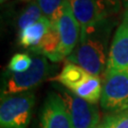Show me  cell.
Here are the masks:
<instances>
[{
	"mask_svg": "<svg viewBox=\"0 0 128 128\" xmlns=\"http://www.w3.org/2000/svg\"><path fill=\"white\" fill-rule=\"evenodd\" d=\"M81 28L112 16L104 0H68Z\"/></svg>",
	"mask_w": 128,
	"mask_h": 128,
	"instance_id": "ba28073f",
	"label": "cell"
},
{
	"mask_svg": "<svg viewBox=\"0 0 128 128\" xmlns=\"http://www.w3.org/2000/svg\"><path fill=\"white\" fill-rule=\"evenodd\" d=\"M50 26V21L44 15L36 23L19 32V45L30 50L36 48L41 43Z\"/></svg>",
	"mask_w": 128,
	"mask_h": 128,
	"instance_id": "8fae6325",
	"label": "cell"
},
{
	"mask_svg": "<svg viewBox=\"0 0 128 128\" xmlns=\"http://www.w3.org/2000/svg\"><path fill=\"white\" fill-rule=\"evenodd\" d=\"M117 19L109 16L93 25L81 28L80 40L68 62L81 66L88 73L100 77L104 73L108 60L110 34Z\"/></svg>",
	"mask_w": 128,
	"mask_h": 128,
	"instance_id": "6da1fadb",
	"label": "cell"
},
{
	"mask_svg": "<svg viewBox=\"0 0 128 128\" xmlns=\"http://www.w3.org/2000/svg\"><path fill=\"white\" fill-rule=\"evenodd\" d=\"M124 21L125 22V23L128 25V9L125 12V14H124Z\"/></svg>",
	"mask_w": 128,
	"mask_h": 128,
	"instance_id": "ac0fdd59",
	"label": "cell"
},
{
	"mask_svg": "<svg viewBox=\"0 0 128 128\" xmlns=\"http://www.w3.org/2000/svg\"><path fill=\"white\" fill-rule=\"evenodd\" d=\"M44 16L41 8L39 7L37 0L30 1L24 10L20 12L17 18V27L19 32L26 28L30 27L39 21Z\"/></svg>",
	"mask_w": 128,
	"mask_h": 128,
	"instance_id": "4fadbf2b",
	"label": "cell"
},
{
	"mask_svg": "<svg viewBox=\"0 0 128 128\" xmlns=\"http://www.w3.org/2000/svg\"><path fill=\"white\" fill-rule=\"evenodd\" d=\"M32 58L27 53H16L10 60L8 69L12 73H22L32 66Z\"/></svg>",
	"mask_w": 128,
	"mask_h": 128,
	"instance_id": "2e32d148",
	"label": "cell"
},
{
	"mask_svg": "<svg viewBox=\"0 0 128 128\" xmlns=\"http://www.w3.org/2000/svg\"><path fill=\"white\" fill-rule=\"evenodd\" d=\"M60 48H61V40L57 28V25H51L50 30H48L46 35L42 39L41 43L30 50L37 55L45 56L50 59L51 62H59L62 60L60 55Z\"/></svg>",
	"mask_w": 128,
	"mask_h": 128,
	"instance_id": "30bf717a",
	"label": "cell"
},
{
	"mask_svg": "<svg viewBox=\"0 0 128 128\" xmlns=\"http://www.w3.org/2000/svg\"><path fill=\"white\" fill-rule=\"evenodd\" d=\"M101 105L112 113L128 107V73L105 69Z\"/></svg>",
	"mask_w": 128,
	"mask_h": 128,
	"instance_id": "5b68a950",
	"label": "cell"
},
{
	"mask_svg": "<svg viewBox=\"0 0 128 128\" xmlns=\"http://www.w3.org/2000/svg\"><path fill=\"white\" fill-rule=\"evenodd\" d=\"M97 128H128V107L108 115Z\"/></svg>",
	"mask_w": 128,
	"mask_h": 128,
	"instance_id": "9a60e30c",
	"label": "cell"
},
{
	"mask_svg": "<svg viewBox=\"0 0 128 128\" xmlns=\"http://www.w3.org/2000/svg\"><path fill=\"white\" fill-rule=\"evenodd\" d=\"M66 0H37L43 14L48 17L51 25L56 26L63 14Z\"/></svg>",
	"mask_w": 128,
	"mask_h": 128,
	"instance_id": "5bb4252c",
	"label": "cell"
},
{
	"mask_svg": "<svg viewBox=\"0 0 128 128\" xmlns=\"http://www.w3.org/2000/svg\"><path fill=\"white\" fill-rule=\"evenodd\" d=\"M35 104V95L27 91L14 95H2L0 105L1 128H27Z\"/></svg>",
	"mask_w": 128,
	"mask_h": 128,
	"instance_id": "7a4b0ae2",
	"label": "cell"
},
{
	"mask_svg": "<svg viewBox=\"0 0 128 128\" xmlns=\"http://www.w3.org/2000/svg\"><path fill=\"white\" fill-rule=\"evenodd\" d=\"M41 128H74L64 102L57 92H50L44 102Z\"/></svg>",
	"mask_w": 128,
	"mask_h": 128,
	"instance_id": "52a82bcc",
	"label": "cell"
},
{
	"mask_svg": "<svg viewBox=\"0 0 128 128\" xmlns=\"http://www.w3.org/2000/svg\"><path fill=\"white\" fill-rule=\"evenodd\" d=\"M52 70L53 66L50 64L48 58L37 55L32 58V66L27 71L12 73L8 77L2 95H14L30 91L48 78Z\"/></svg>",
	"mask_w": 128,
	"mask_h": 128,
	"instance_id": "3957f363",
	"label": "cell"
},
{
	"mask_svg": "<svg viewBox=\"0 0 128 128\" xmlns=\"http://www.w3.org/2000/svg\"><path fill=\"white\" fill-rule=\"evenodd\" d=\"M88 74L90 73H88L81 66L73 63L68 62L64 66L61 72L55 78H53V80L60 82L63 86L68 89L69 91H73L86 79Z\"/></svg>",
	"mask_w": 128,
	"mask_h": 128,
	"instance_id": "7c38bea8",
	"label": "cell"
},
{
	"mask_svg": "<svg viewBox=\"0 0 128 128\" xmlns=\"http://www.w3.org/2000/svg\"><path fill=\"white\" fill-rule=\"evenodd\" d=\"M57 28L61 40L60 55L61 58L64 59V57H68L75 50L81 34V26L73 15L68 0L66 1L63 14L57 23Z\"/></svg>",
	"mask_w": 128,
	"mask_h": 128,
	"instance_id": "8992f818",
	"label": "cell"
},
{
	"mask_svg": "<svg viewBox=\"0 0 128 128\" xmlns=\"http://www.w3.org/2000/svg\"><path fill=\"white\" fill-rule=\"evenodd\" d=\"M4 1H7V0H1V3H3ZM22 1H28V2H30V1H33V0H22Z\"/></svg>",
	"mask_w": 128,
	"mask_h": 128,
	"instance_id": "d6986e66",
	"label": "cell"
},
{
	"mask_svg": "<svg viewBox=\"0 0 128 128\" xmlns=\"http://www.w3.org/2000/svg\"><path fill=\"white\" fill-rule=\"evenodd\" d=\"M106 69L128 73V25L124 21L113 36Z\"/></svg>",
	"mask_w": 128,
	"mask_h": 128,
	"instance_id": "9c48e42d",
	"label": "cell"
},
{
	"mask_svg": "<svg viewBox=\"0 0 128 128\" xmlns=\"http://www.w3.org/2000/svg\"><path fill=\"white\" fill-rule=\"evenodd\" d=\"M71 119L74 128H97L100 124V112L95 104L78 97L60 84H53Z\"/></svg>",
	"mask_w": 128,
	"mask_h": 128,
	"instance_id": "277c9868",
	"label": "cell"
},
{
	"mask_svg": "<svg viewBox=\"0 0 128 128\" xmlns=\"http://www.w3.org/2000/svg\"><path fill=\"white\" fill-rule=\"evenodd\" d=\"M104 2L107 5L112 16L113 14H118L124 8L128 9V0H104Z\"/></svg>",
	"mask_w": 128,
	"mask_h": 128,
	"instance_id": "e0dca14e",
	"label": "cell"
}]
</instances>
